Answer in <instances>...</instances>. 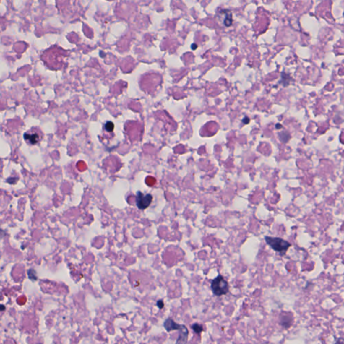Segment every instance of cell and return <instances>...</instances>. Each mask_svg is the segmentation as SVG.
<instances>
[{"label": "cell", "instance_id": "4fadbf2b", "mask_svg": "<svg viewBox=\"0 0 344 344\" xmlns=\"http://www.w3.org/2000/svg\"><path fill=\"white\" fill-rule=\"evenodd\" d=\"M4 305H1V311H3V310H4Z\"/></svg>", "mask_w": 344, "mask_h": 344}, {"label": "cell", "instance_id": "8fae6325", "mask_svg": "<svg viewBox=\"0 0 344 344\" xmlns=\"http://www.w3.org/2000/svg\"><path fill=\"white\" fill-rule=\"evenodd\" d=\"M157 307H158V308L159 309H163V307H164V303H163V301H162V300H159V301L157 302Z\"/></svg>", "mask_w": 344, "mask_h": 344}, {"label": "cell", "instance_id": "7a4b0ae2", "mask_svg": "<svg viewBox=\"0 0 344 344\" xmlns=\"http://www.w3.org/2000/svg\"><path fill=\"white\" fill-rule=\"evenodd\" d=\"M210 288L214 295L217 296L226 295L229 292L228 282L221 275H218L211 281Z\"/></svg>", "mask_w": 344, "mask_h": 344}, {"label": "cell", "instance_id": "8992f818", "mask_svg": "<svg viewBox=\"0 0 344 344\" xmlns=\"http://www.w3.org/2000/svg\"><path fill=\"white\" fill-rule=\"evenodd\" d=\"M189 335L188 329L186 327V326L184 325H182L181 329L179 330V336L178 340L176 341L177 343H185L188 341Z\"/></svg>", "mask_w": 344, "mask_h": 344}, {"label": "cell", "instance_id": "5b68a950", "mask_svg": "<svg viewBox=\"0 0 344 344\" xmlns=\"http://www.w3.org/2000/svg\"><path fill=\"white\" fill-rule=\"evenodd\" d=\"M183 325L177 323L171 318H168L164 321L163 326L168 332H171L172 331H179Z\"/></svg>", "mask_w": 344, "mask_h": 344}, {"label": "cell", "instance_id": "9c48e42d", "mask_svg": "<svg viewBox=\"0 0 344 344\" xmlns=\"http://www.w3.org/2000/svg\"><path fill=\"white\" fill-rule=\"evenodd\" d=\"M114 128V125L112 122H107L105 124V129L108 132H111L113 131Z\"/></svg>", "mask_w": 344, "mask_h": 344}, {"label": "cell", "instance_id": "30bf717a", "mask_svg": "<svg viewBox=\"0 0 344 344\" xmlns=\"http://www.w3.org/2000/svg\"><path fill=\"white\" fill-rule=\"evenodd\" d=\"M28 277L29 278L31 279L32 280H36V279H37V276H36V272L33 269V274H30V272L28 271Z\"/></svg>", "mask_w": 344, "mask_h": 344}, {"label": "cell", "instance_id": "277c9868", "mask_svg": "<svg viewBox=\"0 0 344 344\" xmlns=\"http://www.w3.org/2000/svg\"><path fill=\"white\" fill-rule=\"evenodd\" d=\"M153 200V196L150 194L145 195L141 192H137L136 204L140 210H145L149 207Z\"/></svg>", "mask_w": 344, "mask_h": 344}, {"label": "cell", "instance_id": "ba28073f", "mask_svg": "<svg viewBox=\"0 0 344 344\" xmlns=\"http://www.w3.org/2000/svg\"><path fill=\"white\" fill-rule=\"evenodd\" d=\"M191 328L194 331V333L198 334V335H200V334L204 331L202 325L197 323L192 324V325H191Z\"/></svg>", "mask_w": 344, "mask_h": 344}, {"label": "cell", "instance_id": "7c38bea8", "mask_svg": "<svg viewBox=\"0 0 344 344\" xmlns=\"http://www.w3.org/2000/svg\"><path fill=\"white\" fill-rule=\"evenodd\" d=\"M196 47H197V45H195V44H193L192 46V48L193 50H195Z\"/></svg>", "mask_w": 344, "mask_h": 344}, {"label": "cell", "instance_id": "52a82bcc", "mask_svg": "<svg viewBox=\"0 0 344 344\" xmlns=\"http://www.w3.org/2000/svg\"><path fill=\"white\" fill-rule=\"evenodd\" d=\"M223 15L225 16V19L224 20H223V23L225 26H229L231 25L232 24V17H231V14L229 12H226V13H223Z\"/></svg>", "mask_w": 344, "mask_h": 344}, {"label": "cell", "instance_id": "6da1fadb", "mask_svg": "<svg viewBox=\"0 0 344 344\" xmlns=\"http://www.w3.org/2000/svg\"><path fill=\"white\" fill-rule=\"evenodd\" d=\"M265 241L272 249L278 253L281 256H283L286 254L287 251L291 246V244L288 241L282 239L280 237L266 236V237H265Z\"/></svg>", "mask_w": 344, "mask_h": 344}, {"label": "cell", "instance_id": "3957f363", "mask_svg": "<svg viewBox=\"0 0 344 344\" xmlns=\"http://www.w3.org/2000/svg\"><path fill=\"white\" fill-rule=\"evenodd\" d=\"M43 134L40 130L33 128L24 134V138L27 143L31 145L38 144L43 139Z\"/></svg>", "mask_w": 344, "mask_h": 344}]
</instances>
